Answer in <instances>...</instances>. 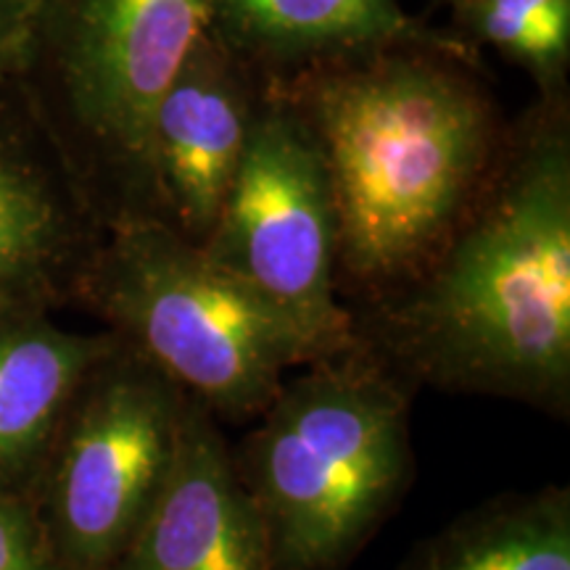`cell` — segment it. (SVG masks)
I'll list each match as a JSON object with an SVG mask.
<instances>
[{
  "label": "cell",
  "instance_id": "cell-1",
  "mask_svg": "<svg viewBox=\"0 0 570 570\" xmlns=\"http://www.w3.org/2000/svg\"><path fill=\"white\" fill-rule=\"evenodd\" d=\"M352 312L396 375L566 412L570 402V96L508 127L494 175L407 283Z\"/></svg>",
  "mask_w": 570,
  "mask_h": 570
},
{
  "label": "cell",
  "instance_id": "cell-16",
  "mask_svg": "<svg viewBox=\"0 0 570 570\" xmlns=\"http://www.w3.org/2000/svg\"><path fill=\"white\" fill-rule=\"evenodd\" d=\"M40 0H0V85L19 82L32 48Z\"/></svg>",
  "mask_w": 570,
  "mask_h": 570
},
{
  "label": "cell",
  "instance_id": "cell-11",
  "mask_svg": "<svg viewBox=\"0 0 570 570\" xmlns=\"http://www.w3.org/2000/svg\"><path fill=\"white\" fill-rule=\"evenodd\" d=\"M209 30L267 85L394 46H425L483 67L399 0H209Z\"/></svg>",
  "mask_w": 570,
  "mask_h": 570
},
{
  "label": "cell",
  "instance_id": "cell-8",
  "mask_svg": "<svg viewBox=\"0 0 570 570\" xmlns=\"http://www.w3.org/2000/svg\"><path fill=\"white\" fill-rule=\"evenodd\" d=\"M104 233L30 98L0 85V320L75 294Z\"/></svg>",
  "mask_w": 570,
  "mask_h": 570
},
{
  "label": "cell",
  "instance_id": "cell-5",
  "mask_svg": "<svg viewBox=\"0 0 570 570\" xmlns=\"http://www.w3.org/2000/svg\"><path fill=\"white\" fill-rule=\"evenodd\" d=\"M75 294L217 423L256 420L315 362L288 320L156 217L106 227Z\"/></svg>",
  "mask_w": 570,
  "mask_h": 570
},
{
  "label": "cell",
  "instance_id": "cell-4",
  "mask_svg": "<svg viewBox=\"0 0 570 570\" xmlns=\"http://www.w3.org/2000/svg\"><path fill=\"white\" fill-rule=\"evenodd\" d=\"M209 0H40L19 88L104 227L156 217L148 127Z\"/></svg>",
  "mask_w": 570,
  "mask_h": 570
},
{
  "label": "cell",
  "instance_id": "cell-9",
  "mask_svg": "<svg viewBox=\"0 0 570 570\" xmlns=\"http://www.w3.org/2000/svg\"><path fill=\"white\" fill-rule=\"evenodd\" d=\"M265 96L267 82L206 27L148 127L156 214L183 238L209 235Z\"/></svg>",
  "mask_w": 570,
  "mask_h": 570
},
{
  "label": "cell",
  "instance_id": "cell-7",
  "mask_svg": "<svg viewBox=\"0 0 570 570\" xmlns=\"http://www.w3.org/2000/svg\"><path fill=\"white\" fill-rule=\"evenodd\" d=\"M77 399L51 481L53 554L111 570L173 465L188 396L117 338Z\"/></svg>",
  "mask_w": 570,
  "mask_h": 570
},
{
  "label": "cell",
  "instance_id": "cell-6",
  "mask_svg": "<svg viewBox=\"0 0 570 570\" xmlns=\"http://www.w3.org/2000/svg\"><path fill=\"white\" fill-rule=\"evenodd\" d=\"M217 267L273 306L317 360L354 346L338 294V212L309 127L267 88L223 209L202 244Z\"/></svg>",
  "mask_w": 570,
  "mask_h": 570
},
{
  "label": "cell",
  "instance_id": "cell-2",
  "mask_svg": "<svg viewBox=\"0 0 570 570\" xmlns=\"http://www.w3.org/2000/svg\"><path fill=\"white\" fill-rule=\"evenodd\" d=\"M487 69L394 46L267 85L309 127L338 212V294L407 283L487 188L510 122Z\"/></svg>",
  "mask_w": 570,
  "mask_h": 570
},
{
  "label": "cell",
  "instance_id": "cell-15",
  "mask_svg": "<svg viewBox=\"0 0 570 570\" xmlns=\"http://www.w3.org/2000/svg\"><path fill=\"white\" fill-rule=\"evenodd\" d=\"M0 570H48V554L35 523L0 491Z\"/></svg>",
  "mask_w": 570,
  "mask_h": 570
},
{
  "label": "cell",
  "instance_id": "cell-13",
  "mask_svg": "<svg viewBox=\"0 0 570 570\" xmlns=\"http://www.w3.org/2000/svg\"><path fill=\"white\" fill-rule=\"evenodd\" d=\"M399 570H570V491L481 504L420 541Z\"/></svg>",
  "mask_w": 570,
  "mask_h": 570
},
{
  "label": "cell",
  "instance_id": "cell-3",
  "mask_svg": "<svg viewBox=\"0 0 570 570\" xmlns=\"http://www.w3.org/2000/svg\"><path fill=\"white\" fill-rule=\"evenodd\" d=\"M304 367L233 460L275 570H344L410 489L407 394L360 344Z\"/></svg>",
  "mask_w": 570,
  "mask_h": 570
},
{
  "label": "cell",
  "instance_id": "cell-12",
  "mask_svg": "<svg viewBox=\"0 0 570 570\" xmlns=\"http://www.w3.org/2000/svg\"><path fill=\"white\" fill-rule=\"evenodd\" d=\"M114 344V333L63 331L48 312L0 320V479L40 458L85 377Z\"/></svg>",
  "mask_w": 570,
  "mask_h": 570
},
{
  "label": "cell",
  "instance_id": "cell-14",
  "mask_svg": "<svg viewBox=\"0 0 570 570\" xmlns=\"http://www.w3.org/2000/svg\"><path fill=\"white\" fill-rule=\"evenodd\" d=\"M460 46L497 51L531 77L537 98L570 96V0H446Z\"/></svg>",
  "mask_w": 570,
  "mask_h": 570
},
{
  "label": "cell",
  "instance_id": "cell-10",
  "mask_svg": "<svg viewBox=\"0 0 570 570\" xmlns=\"http://www.w3.org/2000/svg\"><path fill=\"white\" fill-rule=\"evenodd\" d=\"M111 570H275L233 446L202 404L185 399L173 465Z\"/></svg>",
  "mask_w": 570,
  "mask_h": 570
}]
</instances>
